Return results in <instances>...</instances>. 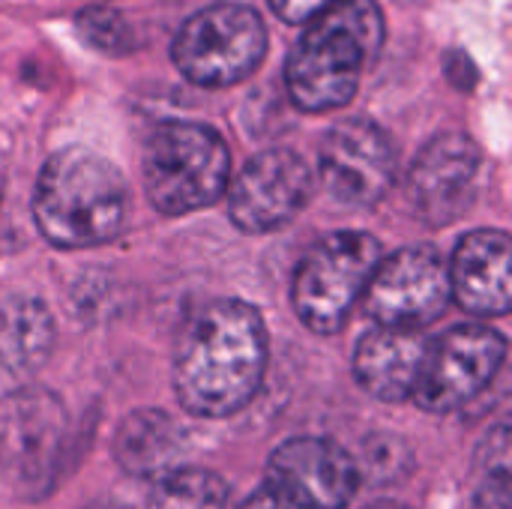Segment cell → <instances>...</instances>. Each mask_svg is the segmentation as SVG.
Listing matches in <instances>:
<instances>
[{
	"label": "cell",
	"instance_id": "6da1fadb",
	"mask_svg": "<svg viewBox=\"0 0 512 509\" xmlns=\"http://www.w3.org/2000/svg\"><path fill=\"white\" fill-rule=\"evenodd\" d=\"M267 372V327L255 306L216 300L195 312L174 351L177 402L207 420L246 408Z\"/></svg>",
	"mask_w": 512,
	"mask_h": 509
},
{
	"label": "cell",
	"instance_id": "7a4b0ae2",
	"mask_svg": "<svg viewBox=\"0 0 512 509\" xmlns=\"http://www.w3.org/2000/svg\"><path fill=\"white\" fill-rule=\"evenodd\" d=\"M303 33L285 63V84L300 111L342 108L384 45V15L375 0H339Z\"/></svg>",
	"mask_w": 512,
	"mask_h": 509
},
{
	"label": "cell",
	"instance_id": "3957f363",
	"mask_svg": "<svg viewBox=\"0 0 512 509\" xmlns=\"http://www.w3.org/2000/svg\"><path fill=\"white\" fill-rule=\"evenodd\" d=\"M33 216L45 240L60 249L99 246L123 231L129 189L105 156L87 147H66L39 171Z\"/></svg>",
	"mask_w": 512,
	"mask_h": 509
},
{
	"label": "cell",
	"instance_id": "277c9868",
	"mask_svg": "<svg viewBox=\"0 0 512 509\" xmlns=\"http://www.w3.org/2000/svg\"><path fill=\"white\" fill-rule=\"evenodd\" d=\"M231 156L222 135L204 123L168 120L144 147V189L165 216H183L225 195Z\"/></svg>",
	"mask_w": 512,
	"mask_h": 509
},
{
	"label": "cell",
	"instance_id": "5b68a950",
	"mask_svg": "<svg viewBox=\"0 0 512 509\" xmlns=\"http://www.w3.org/2000/svg\"><path fill=\"white\" fill-rule=\"evenodd\" d=\"M381 261V243L363 231H336L321 237L300 258L294 273V312L321 336H333L348 324L354 303L363 297L375 267Z\"/></svg>",
	"mask_w": 512,
	"mask_h": 509
},
{
	"label": "cell",
	"instance_id": "8992f818",
	"mask_svg": "<svg viewBox=\"0 0 512 509\" xmlns=\"http://www.w3.org/2000/svg\"><path fill=\"white\" fill-rule=\"evenodd\" d=\"M267 54V27L243 3H216L195 12L177 33L171 57L201 87H231L249 78Z\"/></svg>",
	"mask_w": 512,
	"mask_h": 509
},
{
	"label": "cell",
	"instance_id": "52a82bcc",
	"mask_svg": "<svg viewBox=\"0 0 512 509\" xmlns=\"http://www.w3.org/2000/svg\"><path fill=\"white\" fill-rule=\"evenodd\" d=\"M69 438L63 402L45 387H21L0 399V471L27 498L57 483Z\"/></svg>",
	"mask_w": 512,
	"mask_h": 509
},
{
	"label": "cell",
	"instance_id": "ba28073f",
	"mask_svg": "<svg viewBox=\"0 0 512 509\" xmlns=\"http://www.w3.org/2000/svg\"><path fill=\"white\" fill-rule=\"evenodd\" d=\"M507 339L483 324H462L432 342L414 402L432 414H450L474 402L501 372Z\"/></svg>",
	"mask_w": 512,
	"mask_h": 509
},
{
	"label": "cell",
	"instance_id": "9c48e42d",
	"mask_svg": "<svg viewBox=\"0 0 512 509\" xmlns=\"http://www.w3.org/2000/svg\"><path fill=\"white\" fill-rule=\"evenodd\" d=\"M366 312L381 327L420 330L444 315L450 303V270L438 249L405 246L387 261H378L366 285Z\"/></svg>",
	"mask_w": 512,
	"mask_h": 509
},
{
	"label": "cell",
	"instance_id": "30bf717a",
	"mask_svg": "<svg viewBox=\"0 0 512 509\" xmlns=\"http://www.w3.org/2000/svg\"><path fill=\"white\" fill-rule=\"evenodd\" d=\"M324 189L345 207L369 210L393 186L396 150L387 132L363 117L336 123L318 150Z\"/></svg>",
	"mask_w": 512,
	"mask_h": 509
},
{
	"label": "cell",
	"instance_id": "8fae6325",
	"mask_svg": "<svg viewBox=\"0 0 512 509\" xmlns=\"http://www.w3.org/2000/svg\"><path fill=\"white\" fill-rule=\"evenodd\" d=\"M315 180L303 156L276 147L246 162L228 195V213L246 234H267L288 225L312 198Z\"/></svg>",
	"mask_w": 512,
	"mask_h": 509
},
{
	"label": "cell",
	"instance_id": "7c38bea8",
	"mask_svg": "<svg viewBox=\"0 0 512 509\" xmlns=\"http://www.w3.org/2000/svg\"><path fill=\"white\" fill-rule=\"evenodd\" d=\"M270 483L303 509H345L360 471L330 438H291L270 456Z\"/></svg>",
	"mask_w": 512,
	"mask_h": 509
},
{
	"label": "cell",
	"instance_id": "4fadbf2b",
	"mask_svg": "<svg viewBox=\"0 0 512 509\" xmlns=\"http://www.w3.org/2000/svg\"><path fill=\"white\" fill-rule=\"evenodd\" d=\"M480 147L462 135L447 132L423 147L411 168V201L432 225L453 222L471 204L480 174Z\"/></svg>",
	"mask_w": 512,
	"mask_h": 509
},
{
	"label": "cell",
	"instance_id": "5bb4252c",
	"mask_svg": "<svg viewBox=\"0 0 512 509\" xmlns=\"http://www.w3.org/2000/svg\"><path fill=\"white\" fill-rule=\"evenodd\" d=\"M429 351L432 339L426 333L378 324V330H369L354 351L357 384L381 402L411 399L426 369Z\"/></svg>",
	"mask_w": 512,
	"mask_h": 509
},
{
	"label": "cell",
	"instance_id": "9a60e30c",
	"mask_svg": "<svg viewBox=\"0 0 512 509\" xmlns=\"http://www.w3.org/2000/svg\"><path fill=\"white\" fill-rule=\"evenodd\" d=\"M450 294L471 315H507L512 306L510 237L495 228L468 234L453 255Z\"/></svg>",
	"mask_w": 512,
	"mask_h": 509
},
{
	"label": "cell",
	"instance_id": "2e32d148",
	"mask_svg": "<svg viewBox=\"0 0 512 509\" xmlns=\"http://www.w3.org/2000/svg\"><path fill=\"white\" fill-rule=\"evenodd\" d=\"M54 348V321L36 297L0 300V375H33Z\"/></svg>",
	"mask_w": 512,
	"mask_h": 509
},
{
	"label": "cell",
	"instance_id": "e0dca14e",
	"mask_svg": "<svg viewBox=\"0 0 512 509\" xmlns=\"http://www.w3.org/2000/svg\"><path fill=\"white\" fill-rule=\"evenodd\" d=\"M183 453L180 426L162 411H135L129 414L114 435V456L120 468L132 477H162L177 468V456Z\"/></svg>",
	"mask_w": 512,
	"mask_h": 509
},
{
	"label": "cell",
	"instance_id": "ac0fdd59",
	"mask_svg": "<svg viewBox=\"0 0 512 509\" xmlns=\"http://www.w3.org/2000/svg\"><path fill=\"white\" fill-rule=\"evenodd\" d=\"M150 509H231V489L213 471L171 468L156 477Z\"/></svg>",
	"mask_w": 512,
	"mask_h": 509
},
{
	"label": "cell",
	"instance_id": "d6986e66",
	"mask_svg": "<svg viewBox=\"0 0 512 509\" xmlns=\"http://www.w3.org/2000/svg\"><path fill=\"white\" fill-rule=\"evenodd\" d=\"M486 462H480V483H477V507L510 509V429L501 423L489 432L480 450Z\"/></svg>",
	"mask_w": 512,
	"mask_h": 509
},
{
	"label": "cell",
	"instance_id": "ffe728a7",
	"mask_svg": "<svg viewBox=\"0 0 512 509\" xmlns=\"http://www.w3.org/2000/svg\"><path fill=\"white\" fill-rule=\"evenodd\" d=\"M78 36L102 54H126L135 39L129 21L111 6H87L75 15Z\"/></svg>",
	"mask_w": 512,
	"mask_h": 509
},
{
	"label": "cell",
	"instance_id": "44dd1931",
	"mask_svg": "<svg viewBox=\"0 0 512 509\" xmlns=\"http://www.w3.org/2000/svg\"><path fill=\"white\" fill-rule=\"evenodd\" d=\"M405 453L399 441L393 438H372L366 441V450H363V468L357 465V471H366L375 483H390L393 477H399V465H396V456Z\"/></svg>",
	"mask_w": 512,
	"mask_h": 509
},
{
	"label": "cell",
	"instance_id": "7402d4cb",
	"mask_svg": "<svg viewBox=\"0 0 512 509\" xmlns=\"http://www.w3.org/2000/svg\"><path fill=\"white\" fill-rule=\"evenodd\" d=\"M339 0H270L273 12L288 24H306Z\"/></svg>",
	"mask_w": 512,
	"mask_h": 509
},
{
	"label": "cell",
	"instance_id": "603a6c76",
	"mask_svg": "<svg viewBox=\"0 0 512 509\" xmlns=\"http://www.w3.org/2000/svg\"><path fill=\"white\" fill-rule=\"evenodd\" d=\"M240 509H303L297 501H291L282 489H276L273 483L261 486L255 495H249V501Z\"/></svg>",
	"mask_w": 512,
	"mask_h": 509
},
{
	"label": "cell",
	"instance_id": "cb8c5ba5",
	"mask_svg": "<svg viewBox=\"0 0 512 509\" xmlns=\"http://www.w3.org/2000/svg\"><path fill=\"white\" fill-rule=\"evenodd\" d=\"M366 509H411V507L396 504V501H378V504H372V507H366Z\"/></svg>",
	"mask_w": 512,
	"mask_h": 509
}]
</instances>
